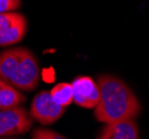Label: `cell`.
<instances>
[{
  "label": "cell",
  "instance_id": "6da1fadb",
  "mask_svg": "<svg viewBox=\"0 0 149 139\" xmlns=\"http://www.w3.org/2000/svg\"><path fill=\"white\" fill-rule=\"evenodd\" d=\"M100 98L95 117L100 122L112 124L135 119L140 113V102L134 91L120 78L101 75L97 79Z\"/></svg>",
  "mask_w": 149,
  "mask_h": 139
},
{
  "label": "cell",
  "instance_id": "7a4b0ae2",
  "mask_svg": "<svg viewBox=\"0 0 149 139\" xmlns=\"http://www.w3.org/2000/svg\"><path fill=\"white\" fill-rule=\"evenodd\" d=\"M0 78L16 89L30 91L40 81V68L33 54L18 47L0 52Z\"/></svg>",
  "mask_w": 149,
  "mask_h": 139
},
{
  "label": "cell",
  "instance_id": "3957f363",
  "mask_svg": "<svg viewBox=\"0 0 149 139\" xmlns=\"http://www.w3.org/2000/svg\"><path fill=\"white\" fill-rule=\"evenodd\" d=\"M32 121L25 108L17 106L0 109V137L27 133Z\"/></svg>",
  "mask_w": 149,
  "mask_h": 139
},
{
  "label": "cell",
  "instance_id": "277c9868",
  "mask_svg": "<svg viewBox=\"0 0 149 139\" xmlns=\"http://www.w3.org/2000/svg\"><path fill=\"white\" fill-rule=\"evenodd\" d=\"M66 107L52 99L50 91H40L31 102L30 116L42 125H51L61 117Z\"/></svg>",
  "mask_w": 149,
  "mask_h": 139
},
{
  "label": "cell",
  "instance_id": "5b68a950",
  "mask_svg": "<svg viewBox=\"0 0 149 139\" xmlns=\"http://www.w3.org/2000/svg\"><path fill=\"white\" fill-rule=\"evenodd\" d=\"M25 16L17 13H0V47L20 42L27 33Z\"/></svg>",
  "mask_w": 149,
  "mask_h": 139
},
{
  "label": "cell",
  "instance_id": "8992f818",
  "mask_svg": "<svg viewBox=\"0 0 149 139\" xmlns=\"http://www.w3.org/2000/svg\"><path fill=\"white\" fill-rule=\"evenodd\" d=\"M74 101L79 107L91 109L99 102L100 92L98 83L88 76L77 77L72 83Z\"/></svg>",
  "mask_w": 149,
  "mask_h": 139
},
{
  "label": "cell",
  "instance_id": "52a82bcc",
  "mask_svg": "<svg viewBox=\"0 0 149 139\" xmlns=\"http://www.w3.org/2000/svg\"><path fill=\"white\" fill-rule=\"evenodd\" d=\"M98 139H139L138 126L134 119L107 124Z\"/></svg>",
  "mask_w": 149,
  "mask_h": 139
},
{
  "label": "cell",
  "instance_id": "ba28073f",
  "mask_svg": "<svg viewBox=\"0 0 149 139\" xmlns=\"http://www.w3.org/2000/svg\"><path fill=\"white\" fill-rule=\"evenodd\" d=\"M25 101V96L21 95L18 89L0 78V109L17 107Z\"/></svg>",
  "mask_w": 149,
  "mask_h": 139
},
{
  "label": "cell",
  "instance_id": "9c48e42d",
  "mask_svg": "<svg viewBox=\"0 0 149 139\" xmlns=\"http://www.w3.org/2000/svg\"><path fill=\"white\" fill-rule=\"evenodd\" d=\"M50 95L52 99L62 107H67L74 101V90L71 83H58L50 90Z\"/></svg>",
  "mask_w": 149,
  "mask_h": 139
},
{
  "label": "cell",
  "instance_id": "30bf717a",
  "mask_svg": "<svg viewBox=\"0 0 149 139\" xmlns=\"http://www.w3.org/2000/svg\"><path fill=\"white\" fill-rule=\"evenodd\" d=\"M32 139H67L62 135L50 129H35L32 133Z\"/></svg>",
  "mask_w": 149,
  "mask_h": 139
},
{
  "label": "cell",
  "instance_id": "8fae6325",
  "mask_svg": "<svg viewBox=\"0 0 149 139\" xmlns=\"http://www.w3.org/2000/svg\"><path fill=\"white\" fill-rule=\"evenodd\" d=\"M21 6L20 0H0V13H13Z\"/></svg>",
  "mask_w": 149,
  "mask_h": 139
},
{
  "label": "cell",
  "instance_id": "7c38bea8",
  "mask_svg": "<svg viewBox=\"0 0 149 139\" xmlns=\"http://www.w3.org/2000/svg\"><path fill=\"white\" fill-rule=\"evenodd\" d=\"M0 139H16V138H0Z\"/></svg>",
  "mask_w": 149,
  "mask_h": 139
}]
</instances>
